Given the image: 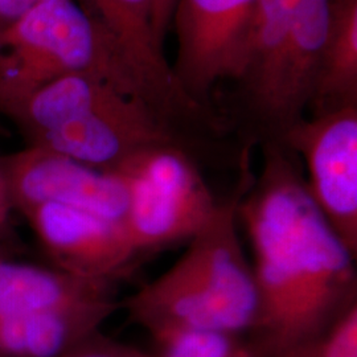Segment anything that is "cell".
I'll list each match as a JSON object with an SVG mask.
<instances>
[{"mask_svg": "<svg viewBox=\"0 0 357 357\" xmlns=\"http://www.w3.org/2000/svg\"><path fill=\"white\" fill-rule=\"evenodd\" d=\"M261 0H178L171 26L178 51L172 64L178 84L193 101L215 110L212 93L233 81L243 63Z\"/></svg>", "mask_w": 357, "mask_h": 357, "instance_id": "9c48e42d", "label": "cell"}, {"mask_svg": "<svg viewBox=\"0 0 357 357\" xmlns=\"http://www.w3.org/2000/svg\"><path fill=\"white\" fill-rule=\"evenodd\" d=\"M357 106V0H333L331 26L307 114Z\"/></svg>", "mask_w": 357, "mask_h": 357, "instance_id": "5bb4252c", "label": "cell"}, {"mask_svg": "<svg viewBox=\"0 0 357 357\" xmlns=\"http://www.w3.org/2000/svg\"><path fill=\"white\" fill-rule=\"evenodd\" d=\"M65 357H158L156 354H147L138 348L118 343L105 337L101 332L94 333L88 340L78 345Z\"/></svg>", "mask_w": 357, "mask_h": 357, "instance_id": "e0dca14e", "label": "cell"}, {"mask_svg": "<svg viewBox=\"0 0 357 357\" xmlns=\"http://www.w3.org/2000/svg\"><path fill=\"white\" fill-rule=\"evenodd\" d=\"M280 357H357V305L349 307L328 328Z\"/></svg>", "mask_w": 357, "mask_h": 357, "instance_id": "2e32d148", "label": "cell"}, {"mask_svg": "<svg viewBox=\"0 0 357 357\" xmlns=\"http://www.w3.org/2000/svg\"><path fill=\"white\" fill-rule=\"evenodd\" d=\"M40 0H0V33L20 20Z\"/></svg>", "mask_w": 357, "mask_h": 357, "instance_id": "ac0fdd59", "label": "cell"}, {"mask_svg": "<svg viewBox=\"0 0 357 357\" xmlns=\"http://www.w3.org/2000/svg\"><path fill=\"white\" fill-rule=\"evenodd\" d=\"M76 75L102 77L146 102L113 40L77 0H40L0 33V113H11L38 90Z\"/></svg>", "mask_w": 357, "mask_h": 357, "instance_id": "5b68a950", "label": "cell"}, {"mask_svg": "<svg viewBox=\"0 0 357 357\" xmlns=\"http://www.w3.org/2000/svg\"><path fill=\"white\" fill-rule=\"evenodd\" d=\"M261 150V171L238 205L258 299L246 339L258 357H280L357 305V258L314 204L299 158L281 142Z\"/></svg>", "mask_w": 357, "mask_h": 357, "instance_id": "6da1fadb", "label": "cell"}, {"mask_svg": "<svg viewBox=\"0 0 357 357\" xmlns=\"http://www.w3.org/2000/svg\"><path fill=\"white\" fill-rule=\"evenodd\" d=\"M281 143L299 158L314 204L357 258V106L307 115Z\"/></svg>", "mask_w": 357, "mask_h": 357, "instance_id": "ba28073f", "label": "cell"}, {"mask_svg": "<svg viewBox=\"0 0 357 357\" xmlns=\"http://www.w3.org/2000/svg\"><path fill=\"white\" fill-rule=\"evenodd\" d=\"M24 216L56 268L77 277L115 283L143 258L123 224L86 211L45 204Z\"/></svg>", "mask_w": 357, "mask_h": 357, "instance_id": "8fae6325", "label": "cell"}, {"mask_svg": "<svg viewBox=\"0 0 357 357\" xmlns=\"http://www.w3.org/2000/svg\"><path fill=\"white\" fill-rule=\"evenodd\" d=\"M113 40L146 102L199 153H212L229 122L193 101L178 84L155 26V0H77Z\"/></svg>", "mask_w": 357, "mask_h": 357, "instance_id": "52a82bcc", "label": "cell"}, {"mask_svg": "<svg viewBox=\"0 0 357 357\" xmlns=\"http://www.w3.org/2000/svg\"><path fill=\"white\" fill-rule=\"evenodd\" d=\"M115 283L0 258V317L118 299Z\"/></svg>", "mask_w": 357, "mask_h": 357, "instance_id": "4fadbf2b", "label": "cell"}, {"mask_svg": "<svg viewBox=\"0 0 357 357\" xmlns=\"http://www.w3.org/2000/svg\"><path fill=\"white\" fill-rule=\"evenodd\" d=\"M333 0H261L236 82L245 143L281 142L307 116Z\"/></svg>", "mask_w": 357, "mask_h": 357, "instance_id": "277c9868", "label": "cell"}, {"mask_svg": "<svg viewBox=\"0 0 357 357\" xmlns=\"http://www.w3.org/2000/svg\"><path fill=\"white\" fill-rule=\"evenodd\" d=\"M121 308V301L0 317V357H65Z\"/></svg>", "mask_w": 357, "mask_h": 357, "instance_id": "7c38bea8", "label": "cell"}, {"mask_svg": "<svg viewBox=\"0 0 357 357\" xmlns=\"http://www.w3.org/2000/svg\"><path fill=\"white\" fill-rule=\"evenodd\" d=\"M243 146L237 183L218 200L213 216L178 261L153 281L121 301L128 319L151 337L176 331H213L248 337L258 299L253 268L238 236V205L255 172Z\"/></svg>", "mask_w": 357, "mask_h": 357, "instance_id": "7a4b0ae2", "label": "cell"}, {"mask_svg": "<svg viewBox=\"0 0 357 357\" xmlns=\"http://www.w3.org/2000/svg\"><path fill=\"white\" fill-rule=\"evenodd\" d=\"M0 166L13 208L23 215L40 205H64L125 225L128 191L114 172L32 146L0 159Z\"/></svg>", "mask_w": 357, "mask_h": 357, "instance_id": "30bf717a", "label": "cell"}, {"mask_svg": "<svg viewBox=\"0 0 357 357\" xmlns=\"http://www.w3.org/2000/svg\"><path fill=\"white\" fill-rule=\"evenodd\" d=\"M110 172L126 187L125 228L143 257L190 241L218 204L199 159L178 144L141 150Z\"/></svg>", "mask_w": 357, "mask_h": 357, "instance_id": "8992f818", "label": "cell"}, {"mask_svg": "<svg viewBox=\"0 0 357 357\" xmlns=\"http://www.w3.org/2000/svg\"><path fill=\"white\" fill-rule=\"evenodd\" d=\"M11 209H13V204H11V200H10V195H8V190H7L4 174H3V169L0 166V236H1L3 230L6 229V227H7Z\"/></svg>", "mask_w": 357, "mask_h": 357, "instance_id": "ffe728a7", "label": "cell"}, {"mask_svg": "<svg viewBox=\"0 0 357 357\" xmlns=\"http://www.w3.org/2000/svg\"><path fill=\"white\" fill-rule=\"evenodd\" d=\"M153 339L158 357H258L245 336L225 332H168Z\"/></svg>", "mask_w": 357, "mask_h": 357, "instance_id": "9a60e30c", "label": "cell"}, {"mask_svg": "<svg viewBox=\"0 0 357 357\" xmlns=\"http://www.w3.org/2000/svg\"><path fill=\"white\" fill-rule=\"evenodd\" d=\"M6 116L20 130L26 146L107 172L131 155L159 144H178L197 158L147 103L102 77L60 78Z\"/></svg>", "mask_w": 357, "mask_h": 357, "instance_id": "3957f363", "label": "cell"}, {"mask_svg": "<svg viewBox=\"0 0 357 357\" xmlns=\"http://www.w3.org/2000/svg\"><path fill=\"white\" fill-rule=\"evenodd\" d=\"M178 0H155V26L160 40L165 43L167 32L171 28L172 13Z\"/></svg>", "mask_w": 357, "mask_h": 357, "instance_id": "d6986e66", "label": "cell"}]
</instances>
